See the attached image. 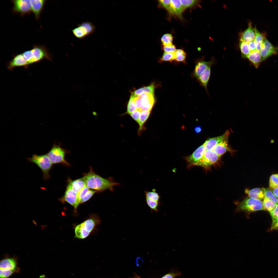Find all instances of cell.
Here are the masks:
<instances>
[{
  "label": "cell",
  "mask_w": 278,
  "mask_h": 278,
  "mask_svg": "<svg viewBox=\"0 0 278 278\" xmlns=\"http://www.w3.org/2000/svg\"><path fill=\"white\" fill-rule=\"evenodd\" d=\"M194 130L196 133H198L201 131L202 129L200 127L197 126L195 127Z\"/></svg>",
  "instance_id": "cell-50"
},
{
  "label": "cell",
  "mask_w": 278,
  "mask_h": 278,
  "mask_svg": "<svg viewBox=\"0 0 278 278\" xmlns=\"http://www.w3.org/2000/svg\"><path fill=\"white\" fill-rule=\"evenodd\" d=\"M162 49L164 52H173L176 50L175 46L172 44L170 45L163 46Z\"/></svg>",
  "instance_id": "cell-42"
},
{
  "label": "cell",
  "mask_w": 278,
  "mask_h": 278,
  "mask_svg": "<svg viewBox=\"0 0 278 278\" xmlns=\"http://www.w3.org/2000/svg\"><path fill=\"white\" fill-rule=\"evenodd\" d=\"M209 67L197 78L200 83L207 90V85L210 76L211 67Z\"/></svg>",
  "instance_id": "cell-24"
},
{
  "label": "cell",
  "mask_w": 278,
  "mask_h": 278,
  "mask_svg": "<svg viewBox=\"0 0 278 278\" xmlns=\"http://www.w3.org/2000/svg\"><path fill=\"white\" fill-rule=\"evenodd\" d=\"M137 109L134 99L130 98L128 102L126 112L125 114H129Z\"/></svg>",
  "instance_id": "cell-38"
},
{
  "label": "cell",
  "mask_w": 278,
  "mask_h": 278,
  "mask_svg": "<svg viewBox=\"0 0 278 278\" xmlns=\"http://www.w3.org/2000/svg\"><path fill=\"white\" fill-rule=\"evenodd\" d=\"M15 272V271L12 270L0 269V278H8Z\"/></svg>",
  "instance_id": "cell-40"
},
{
  "label": "cell",
  "mask_w": 278,
  "mask_h": 278,
  "mask_svg": "<svg viewBox=\"0 0 278 278\" xmlns=\"http://www.w3.org/2000/svg\"><path fill=\"white\" fill-rule=\"evenodd\" d=\"M263 188L264 192V197H266L274 202L277 203V199L274 195L272 190L269 188Z\"/></svg>",
  "instance_id": "cell-37"
},
{
  "label": "cell",
  "mask_w": 278,
  "mask_h": 278,
  "mask_svg": "<svg viewBox=\"0 0 278 278\" xmlns=\"http://www.w3.org/2000/svg\"><path fill=\"white\" fill-rule=\"evenodd\" d=\"M68 184L70 185L72 190L77 194L86 186L85 181L82 178L73 180L69 179Z\"/></svg>",
  "instance_id": "cell-20"
},
{
  "label": "cell",
  "mask_w": 278,
  "mask_h": 278,
  "mask_svg": "<svg viewBox=\"0 0 278 278\" xmlns=\"http://www.w3.org/2000/svg\"><path fill=\"white\" fill-rule=\"evenodd\" d=\"M248 44L251 52L256 50V47L254 40L248 43Z\"/></svg>",
  "instance_id": "cell-48"
},
{
  "label": "cell",
  "mask_w": 278,
  "mask_h": 278,
  "mask_svg": "<svg viewBox=\"0 0 278 278\" xmlns=\"http://www.w3.org/2000/svg\"><path fill=\"white\" fill-rule=\"evenodd\" d=\"M145 197L157 202H159L160 198L159 194L156 192L155 189H153L151 191L145 190Z\"/></svg>",
  "instance_id": "cell-30"
},
{
  "label": "cell",
  "mask_w": 278,
  "mask_h": 278,
  "mask_svg": "<svg viewBox=\"0 0 278 278\" xmlns=\"http://www.w3.org/2000/svg\"><path fill=\"white\" fill-rule=\"evenodd\" d=\"M278 226V216L276 220L273 224H272L271 228V230L276 229Z\"/></svg>",
  "instance_id": "cell-49"
},
{
  "label": "cell",
  "mask_w": 278,
  "mask_h": 278,
  "mask_svg": "<svg viewBox=\"0 0 278 278\" xmlns=\"http://www.w3.org/2000/svg\"><path fill=\"white\" fill-rule=\"evenodd\" d=\"M12 2L13 4V10L14 12L23 15L31 11V0H14L12 1Z\"/></svg>",
  "instance_id": "cell-7"
},
{
  "label": "cell",
  "mask_w": 278,
  "mask_h": 278,
  "mask_svg": "<svg viewBox=\"0 0 278 278\" xmlns=\"http://www.w3.org/2000/svg\"><path fill=\"white\" fill-rule=\"evenodd\" d=\"M220 157L213 150H206L202 158L194 163L193 166H198L207 169L217 162Z\"/></svg>",
  "instance_id": "cell-6"
},
{
  "label": "cell",
  "mask_w": 278,
  "mask_h": 278,
  "mask_svg": "<svg viewBox=\"0 0 278 278\" xmlns=\"http://www.w3.org/2000/svg\"><path fill=\"white\" fill-rule=\"evenodd\" d=\"M277 204H278V198H277Z\"/></svg>",
  "instance_id": "cell-52"
},
{
  "label": "cell",
  "mask_w": 278,
  "mask_h": 278,
  "mask_svg": "<svg viewBox=\"0 0 278 278\" xmlns=\"http://www.w3.org/2000/svg\"><path fill=\"white\" fill-rule=\"evenodd\" d=\"M155 86L154 83H152L150 85L144 87V92L150 93L154 95Z\"/></svg>",
  "instance_id": "cell-44"
},
{
  "label": "cell",
  "mask_w": 278,
  "mask_h": 278,
  "mask_svg": "<svg viewBox=\"0 0 278 278\" xmlns=\"http://www.w3.org/2000/svg\"><path fill=\"white\" fill-rule=\"evenodd\" d=\"M184 10L189 7L193 6L198 3V1L196 0H180Z\"/></svg>",
  "instance_id": "cell-36"
},
{
  "label": "cell",
  "mask_w": 278,
  "mask_h": 278,
  "mask_svg": "<svg viewBox=\"0 0 278 278\" xmlns=\"http://www.w3.org/2000/svg\"><path fill=\"white\" fill-rule=\"evenodd\" d=\"M269 187L271 189H273L278 187V174L272 175L270 177Z\"/></svg>",
  "instance_id": "cell-34"
},
{
  "label": "cell",
  "mask_w": 278,
  "mask_h": 278,
  "mask_svg": "<svg viewBox=\"0 0 278 278\" xmlns=\"http://www.w3.org/2000/svg\"><path fill=\"white\" fill-rule=\"evenodd\" d=\"M239 46L242 56L243 57L246 58L251 52L248 43L246 42L240 40Z\"/></svg>",
  "instance_id": "cell-29"
},
{
  "label": "cell",
  "mask_w": 278,
  "mask_h": 278,
  "mask_svg": "<svg viewBox=\"0 0 278 278\" xmlns=\"http://www.w3.org/2000/svg\"><path fill=\"white\" fill-rule=\"evenodd\" d=\"M145 201L151 212L156 213L158 212L159 207L160 204L159 202L155 201L146 197H145Z\"/></svg>",
  "instance_id": "cell-28"
},
{
  "label": "cell",
  "mask_w": 278,
  "mask_h": 278,
  "mask_svg": "<svg viewBox=\"0 0 278 278\" xmlns=\"http://www.w3.org/2000/svg\"><path fill=\"white\" fill-rule=\"evenodd\" d=\"M229 132L227 131L221 136L211 138L206 140L204 143L206 150H213L219 143L228 137Z\"/></svg>",
  "instance_id": "cell-13"
},
{
  "label": "cell",
  "mask_w": 278,
  "mask_h": 278,
  "mask_svg": "<svg viewBox=\"0 0 278 278\" xmlns=\"http://www.w3.org/2000/svg\"><path fill=\"white\" fill-rule=\"evenodd\" d=\"M82 178L85 181L87 187L97 192H102L107 190L113 192L114 187L120 185L119 183L115 181L112 177L105 178L96 174L91 168Z\"/></svg>",
  "instance_id": "cell-1"
},
{
  "label": "cell",
  "mask_w": 278,
  "mask_h": 278,
  "mask_svg": "<svg viewBox=\"0 0 278 278\" xmlns=\"http://www.w3.org/2000/svg\"><path fill=\"white\" fill-rule=\"evenodd\" d=\"M144 92V87L141 88L132 92L130 97L134 99Z\"/></svg>",
  "instance_id": "cell-46"
},
{
  "label": "cell",
  "mask_w": 278,
  "mask_h": 278,
  "mask_svg": "<svg viewBox=\"0 0 278 278\" xmlns=\"http://www.w3.org/2000/svg\"><path fill=\"white\" fill-rule=\"evenodd\" d=\"M45 2V0H31V11L33 13L37 19L39 18Z\"/></svg>",
  "instance_id": "cell-17"
},
{
  "label": "cell",
  "mask_w": 278,
  "mask_h": 278,
  "mask_svg": "<svg viewBox=\"0 0 278 278\" xmlns=\"http://www.w3.org/2000/svg\"><path fill=\"white\" fill-rule=\"evenodd\" d=\"M237 210L238 211L250 212L265 210L261 200L248 197L239 203Z\"/></svg>",
  "instance_id": "cell-3"
},
{
  "label": "cell",
  "mask_w": 278,
  "mask_h": 278,
  "mask_svg": "<svg viewBox=\"0 0 278 278\" xmlns=\"http://www.w3.org/2000/svg\"><path fill=\"white\" fill-rule=\"evenodd\" d=\"M89 189V188L86 186L82 188L78 193L77 197L80 203L81 200Z\"/></svg>",
  "instance_id": "cell-41"
},
{
  "label": "cell",
  "mask_w": 278,
  "mask_h": 278,
  "mask_svg": "<svg viewBox=\"0 0 278 278\" xmlns=\"http://www.w3.org/2000/svg\"><path fill=\"white\" fill-rule=\"evenodd\" d=\"M75 237L79 239H83L87 237L90 233L85 231L83 228L81 223L77 225L75 229Z\"/></svg>",
  "instance_id": "cell-26"
},
{
  "label": "cell",
  "mask_w": 278,
  "mask_h": 278,
  "mask_svg": "<svg viewBox=\"0 0 278 278\" xmlns=\"http://www.w3.org/2000/svg\"><path fill=\"white\" fill-rule=\"evenodd\" d=\"M16 258L15 257H10L8 255L2 260L0 262V269L13 270L15 272H18L17 263Z\"/></svg>",
  "instance_id": "cell-12"
},
{
  "label": "cell",
  "mask_w": 278,
  "mask_h": 278,
  "mask_svg": "<svg viewBox=\"0 0 278 278\" xmlns=\"http://www.w3.org/2000/svg\"><path fill=\"white\" fill-rule=\"evenodd\" d=\"M255 37L254 41L256 46V50L259 51L262 47L264 39L265 38L264 33L260 32L255 27Z\"/></svg>",
  "instance_id": "cell-25"
},
{
  "label": "cell",
  "mask_w": 278,
  "mask_h": 278,
  "mask_svg": "<svg viewBox=\"0 0 278 278\" xmlns=\"http://www.w3.org/2000/svg\"><path fill=\"white\" fill-rule=\"evenodd\" d=\"M176 58L175 52H164L160 58L161 62H172Z\"/></svg>",
  "instance_id": "cell-32"
},
{
  "label": "cell",
  "mask_w": 278,
  "mask_h": 278,
  "mask_svg": "<svg viewBox=\"0 0 278 278\" xmlns=\"http://www.w3.org/2000/svg\"><path fill=\"white\" fill-rule=\"evenodd\" d=\"M278 48L273 46L265 37L259 50L261 61L265 60L270 56L276 54Z\"/></svg>",
  "instance_id": "cell-9"
},
{
  "label": "cell",
  "mask_w": 278,
  "mask_h": 278,
  "mask_svg": "<svg viewBox=\"0 0 278 278\" xmlns=\"http://www.w3.org/2000/svg\"><path fill=\"white\" fill-rule=\"evenodd\" d=\"M228 137L218 143L213 149L218 155L221 157L228 151H230L228 144Z\"/></svg>",
  "instance_id": "cell-18"
},
{
  "label": "cell",
  "mask_w": 278,
  "mask_h": 278,
  "mask_svg": "<svg viewBox=\"0 0 278 278\" xmlns=\"http://www.w3.org/2000/svg\"></svg>",
  "instance_id": "cell-54"
},
{
  "label": "cell",
  "mask_w": 278,
  "mask_h": 278,
  "mask_svg": "<svg viewBox=\"0 0 278 278\" xmlns=\"http://www.w3.org/2000/svg\"><path fill=\"white\" fill-rule=\"evenodd\" d=\"M263 202L265 210H267L270 212L275 209L277 204L266 197H264Z\"/></svg>",
  "instance_id": "cell-27"
},
{
  "label": "cell",
  "mask_w": 278,
  "mask_h": 278,
  "mask_svg": "<svg viewBox=\"0 0 278 278\" xmlns=\"http://www.w3.org/2000/svg\"><path fill=\"white\" fill-rule=\"evenodd\" d=\"M276 230H278V226L276 229Z\"/></svg>",
  "instance_id": "cell-53"
},
{
  "label": "cell",
  "mask_w": 278,
  "mask_h": 278,
  "mask_svg": "<svg viewBox=\"0 0 278 278\" xmlns=\"http://www.w3.org/2000/svg\"><path fill=\"white\" fill-rule=\"evenodd\" d=\"M173 37L170 33H166L163 35L161 38V41L163 46H166L172 44Z\"/></svg>",
  "instance_id": "cell-35"
},
{
  "label": "cell",
  "mask_w": 278,
  "mask_h": 278,
  "mask_svg": "<svg viewBox=\"0 0 278 278\" xmlns=\"http://www.w3.org/2000/svg\"><path fill=\"white\" fill-rule=\"evenodd\" d=\"M141 111L140 110L137 109L129 115L137 123L139 119Z\"/></svg>",
  "instance_id": "cell-43"
},
{
  "label": "cell",
  "mask_w": 278,
  "mask_h": 278,
  "mask_svg": "<svg viewBox=\"0 0 278 278\" xmlns=\"http://www.w3.org/2000/svg\"><path fill=\"white\" fill-rule=\"evenodd\" d=\"M179 274V273H170L165 275L161 278H175Z\"/></svg>",
  "instance_id": "cell-47"
},
{
  "label": "cell",
  "mask_w": 278,
  "mask_h": 278,
  "mask_svg": "<svg viewBox=\"0 0 278 278\" xmlns=\"http://www.w3.org/2000/svg\"><path fill=\"white\" fill-rule=\"evenodd\" d=\"M256 68H258L262 62L259 51L255 50L250 52L246 57Z\"/></svg>",
  "instance_id": "cell-21"
},
{
  "label": "cell",
  "mask_w": 278,
  "mask_h": 278,
  "mask_svg": "<svg viewBox=\"0 0 278 278\" xmlns=\"http://www.w3.org/2000/svg\"><path fill=\"white\" fill-rule=\"evenodd\" d=\"M206 150L204 144L198 147L191 155L185 157L187 163V168H189L193 167L194 163L201 159Z\"/></svg>",
  "instance_id": "cell-10"
},
{
  "label": "cell",
  "mask_w": 278,
  "mask_h": 278,
  "mask_svg": "<svg viewBox=\"0 0 278 278\" xmlns=\"http://www.w3.org/2000/svg\"><path fill=\"white\" fill-rule=\"evenodd\" d=\"M272 220V223H274L278 216V204L275 209L270 212Z\"/></svg>",
  "instance_id": "cell-45"
},
{
  "label": "cell",
  "mask_w": 278,
  "mask_h": 278,
  "mask_svg": "<svg viewBox=\"0 0 278 278\" xmlns=\"http://www.w3.org/2000/svg\"><path fill=\"white\" fill-rule=\"evenodd\" d=\"M27 160L29 162L36 165L41 170L43 174V178L45 180L50 177V171L52 167V163L47 154L32 155Z\"/></svg>",
  "instance_id": "cell-2"
},
{
  "label": "cell",
  "mask_w": 278,
  "mask_h": 278,
  "mask_svg": "<svg viewBox=\"0 0 278 278\" xmlns=\"http://www.w3.org/2000/svg\"><path fill=\"white\" fill-rule=\"evenodd\" d=\"M132 278H141L140 276H138L136 274H135L134 276Z\"/></svg>",
  "instance_id": "cell-51"
},
{
  "label": "cell",
  "mask_w": 278,
  "mask_h": 278,
  "mask_svg": "<svg viewBox=\"0 0 278 278\" xmlns=\"http://www.w3.org/2000/svg\"><path fill=\"white\" fill-rule=\"evenodd\" d=\"M97 192L94 190L89 189L81 200L80 204L83 203L87 201Z\"/></svg>",
  "instance_id": "cell-39"
},
{
  "label": "cell",
  "mask_w": 278,
  "mask_h": 278,
  "mask_svg": "<svg viewBox=\"0 0 278 278\" xmlns=\"http://www.w3.org/2000/svg\"><path fill=\"white\" fill-rule=\"evenodd\" d=\"M151 111H141L139 119L137 122L139 126L138 130V134L139 135L144 129V124L146 122L150 114Z\"/></svg>",
  "instance_id": "cell-22"
},
{
  "label": "cell",
  "mask_w": 278,
  "mask_h": 278,
  "mask_svg": "<svg viewBox=\"0 0 278 278\" xmlns=\"http://www.w3.org/2000/svg\"><path fill=\"white\" fill-rule=\"evenodd\" d=\"M212 60L208 62L204 60L198 62L196 65L194 71L195 76L198 78L209 67L211 66L214 62Z\"/></svg>",
  "instance_id": "cell-15"
},
{
  "label": "cell",
  "mask_w": 278,
  "mask_h": 278,
  "mask_svg": "<svg viewBox=\"0 0 278 278\" xmlns=\"http://www.w3.org/2000/svg\"><path fill=\"white\" fill-rule=\"evenodd\" d=\"M255 37V28H253L251 23H249L248 28L241 34L240 41L247 43L254 40Z\"/></svg>",
  "instance_id": "cell-14"
},
{
  "label": "cell",
  "mask_w": 278,
  "mask_h": 278,
  "mask_svg": "<svg viewBox=\"0 0 278 278\" xmlns=\"http://www.w3.org/2000/svg\"><path fill=\"white\" fill-rule=\"evenodd\" d=\"M245 193L249 197L261 200L264 197V194L263 189L260 188H255L250 190L246 189Z\"/></svg>",
  "instance_id": "cell-19"
},
{
  "label": "cell",
  "mask_w": 278,
  "mask_h": 278,
  "mask_svg": "<svg viewBox=\"0 0 278 278\" xmlns=\"http://www.w3.org/2000/svg\"><path fill=\"white\" fill-rule=\"evenodd\" d=\"M176 58L175 60L178 62H184L186 56V53L182 49H178L175 51Z\"/></svg>",
  "instance_id": "cell-33"
},
{
  "label": "cell",
  "mask_w": 278,
  "mask_h": 278,
  "mask_svg": "<svg viewBox=\"0 0 278 278\" xmlns=\"http://www.w3.org/2000/svg\"><path fill=\"white\" fill-rule=\"evenodd\" d=\"M159 4L166 9L170 13L173 15V11L170 0H160L158 1Z\"/></svg>",
  "instance_id": "cell-31"
},
{
  "label": "cell",
  "mask_w": 278,
  "mask_h": 278,
  "mask_svg": "<svg viewBox=\"0 0 278 278\" xmlns=\"http://www.w3.org/2000/svg\"><path fill=\"white\" fill-rule=\"evenodd\" d=\"M171 5L173 15L181 19L182 14L184 11L180 0H171Z\"/></svg>",
  "instance_id": "cell-23"
},
{
  "label": "cell",
  "mask_w": 278,
  "mask_h": 278,
  "mask_svg": "<svg viewBox=\"0 0 278 278\" xmlns=\"http://www.w3.org/2000/svg\"><path fill=\"white\" fill-rule=\"evenodd\" d=\"M59 200L62 202H67L72 205L75 210L76 209L80 204L78 198L77 194L72 190L69 184L67 186L64 196Z\"/></svg>",
  "instance_id": "cell-8"
},
{
  "label": "cell",
  "mask_w": 278,
  "mask_h": 278,
  "mask_svg": "<svg viewBox=\"0 0 278 278\" xmlns=\"http://www.w3.org/2000/svg\"><path fill=\"white\" fill-rule=\"evenodd\" d=\"M137 97L142 98L141 111H151L155 102L154 95L144 92Z\"/></svg>",
  "instance_id": "cell-11"
},
{
  "label": "cell",
  "mask_w": 278,
  "mask_h": 278,
  "mask_svg": "<svg viewBox=\"0 0 278 278\" xmlns=\"http://www.w3.org/2000/svg\"><path fill=\"white\" fill-rule=\"evenodd\" d=\"M100 222L98 217L92 216L81 224L85 231L90 233L95 226L99 224Z\"/></svg>",
  "instance_id": "cell-16"
},
{
  "label": "cell",
  "mask_w": 278,
  "mask_h": 278,
  "mask_svg": "<svg viewBox=\"0 0 278 278\" xmlns=\"http://www.w3.org/2000/svg\"><path fill=\"white\" fill-rule=\"evenodd\" d=\"M67 152L62 148L60 144H54L47 155L52 164L61 163L69 166V164L65 159V155Z\"/></svg>",
  "instance_id": "cell-5"
},
{
  "label": "cell",
  "mask_w": 278,
  "mask_h": 278,
  "mask_svg": "<svg viewBox=\"0 0 278 278\" xmlns=\"http://www.w3.org/2000/svg\"><path fill=\"white\" fill-rule=\"evenodd\" d=\"M96 30L95 26L92 22L87 21L78 24L71 30L76 38L82 40L93 34Z\"/></svg>",
  "instance_id": "cell-4"
}]
</instances>
